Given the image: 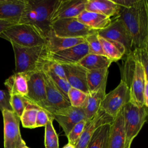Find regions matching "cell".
<instances>
[{
  "instance_id": "6da1fadb",
  "label": "cell",
  "mask_w": 148,
  "mask_h": 148,
  "mask_svg": "<svg viewBox=\"0 0 148 148\" xmlns=\"http://www.w3.org/2000/svg\"><path fill=\"white\" fill-rule=\"evenodd\" d=\"M57 0H25L18 24L34 26L45 38L51 32V18Z\"/></svg>"
},
{
  "instance_id": "7a4b0ae2",
  "label": "cell",
  "mask_w": 148,
  "mask_h": 148,
  "mask_svg": "<svg viewBox=\"0 0 148 148\" xmlns=\"http://www.w3.org/2000/svg\"><path fill=\"white\" fill-rule=\"evenodd\" d=\"M15 57V73L41 71L48 60L49 52L46 45L24 47L10 42Z\"/></svg>"
},
{
  "instance_id": "3957f363",
  "label": "cell",
  "mask_w": 148,
  "mask_h": 148,
  "mask_svg": "<svg viewBox=\"0 0 148 148\" xmlns=\"http://www.w3.org/2000/svg\"><path fill=\"white\" fill-rule=\"evenodd\" d=\"M127 56V61L124 68V77H122L121 80L124 81L130 88V102L138 106H143V92L145 81L148 80V77L146 76L142 65L134 59L131 53Z\"/></svg>"
},
{
  "instance_id": "277c9868",
  "label": "cell",
  "mask_w": 148,
  "mask_h": 148,
  "mask_svg": "<svg viewBox=\"0 0 148 148\" xmlns=\"http://www.w3.org/2000/svg\"><path fill=\"white\" fill-rule=\"evenodd\" d=\"M122 113L125 133L124 148H131L134 139L147 121V107L138 106L130 101L123 108Z\"/></svg>"
},
{
  "instance_id": "5b68a950",
  "label": "cell",
  "mask_w": 148,
  "mask_h": 148,
  "mask_svg": "<svg viewBox=\"0 0 148 148\" xmlns=\"http://www.w3.org/2000/svg\"><path fill=\"white\" fill-rule=\"evenodd\" d=\"M0 38L24 47H34L45 45L44 36L34 26L27 24H17L0 34Z\"/></svg>"
},
{
  "instance_id": "8992f818",
  "label": "cell",
  "mask_w": 148,
  "mask_h": 148,
  "mask_svg": "<svg viewBox=\"0 0 148 148\" xmlns=\"http://www.w3.org/2000/svg\"><path fill=\"white\" fill-rule=\"evenodd\" d=\"M130 88L124 81L121 80L114 89L105 94L100 108L114 119L124 106L130 101Z\"/></svg>"
},
{
  "instance_id": "52a82bcc",
  "label": "cell",
  "mask_w": 148,
  "mask_h": 148,
  "mask_svg": "<svg viewBox=\"0 0 148 148\" xmlns=\"http://www.w3.org/2000/svg\"><path fill=\"white\" fill-rule=\"evenodd\" d=\"M51 29L58 36L70 38H85L90 35L98 32L85 26L76 18L56 20L51 23Z\"/></svg>"
},
{
  "instance_id": "ba28073f",
  "label": "cell",
  "mask_w": 148,
  "mask_h": 148,
  "mask_svg": "<svg viewBox=\"0 0 148 148\" xmlns=\"http://www.w3.org/2000/svg\"><path fill=\"white\" fill-rule=\"evenodd\" d=\"M4 126V148H23L26 145L20 131V118L11 110L2 111Z\"/></svg>"
},
{
  "instance_id": "9c48e42d",
  "label": "cell",
  "mask_w": 148,
  "mask_h": 148,
  "mask_svg": "<svg viewBox=\"0 0 148 148\" xmlns=\"http://www.w3.org/2000/svg\"><path fill=\"white\" fill-rule=\"evenodd\" d=\"M98 35L105 39L122 44L125 49V55L133 50L132 38L123 23L118 17L114 18L106 28L98 31Z\"/></svg>"
},
{
  "instance_id": "30bf717a",
  "label": "cell",
  "mask_w": 148,
  "mask_h": 148,
  "mask_svg": "<svg viewBox=\"0 0 148 148\" xmlns=\"http://www.w3.org/2000/svg\"><path fill=\"white\" fill-rule=\"evenodd\" d=\"M41 71L44 77L46 87V101L41 108L53 116L56 112L67 108L71 106V104L49 76L43 71Z\"/></svg>"
},
{
  "instance_id": "8fae6325",
  "label": "cell",
  "mask_w": 148,
  "mask_h": 148,
  "mask_svg": "<svg viewBox=\"0 0 148 148\" xmlns=\"http://www.w3.org/2000/svg\"><path fill=\"white\" fill-rule=\"evenodd\" d=\"M27 73L28 93L25 97L41 108L46 101V87L43 73L42 71Z\"/></svg>"
},
{
  "instance_id": "7c38bea8",
  "label": "cell",
  "mask_w": 148,
  "mask_h": 148,
  "mask_svg": "<svg viewBox=\"0 0 148 148\" xmlns=\"http://www.w3.org/2000/svg\"><path fill=\"white\" fill-rule=\"evenodd\" d=\"M53 116L54 120L62 128L66 136L77 123L82 120H87L82 108H76L71 105L56 112Z\"/></svg>"
},
{
  "instance_id": "4fadbf2b",
  "label": "cell",
  "mask_w": 148,
  "mask_h": 148,
  "mask_svg": "<svg viewBox=\"0 0 148 148\" xmlns=\"http://www.w3.org/2000/svg\"><path fill=\"white\" fill-rule=\"evenodd\" d=\"M89 53L87 43H83L56 53L49 54L48 59L61 65L77 64Z\"/></svg>"
},
{
  "instance_id": "5bb4252c",
  "label": "cell",
  "mask_w": 148,
  "mask_h": 148,
  "mask_svg": "<svg viewBox=\"0 0 148 148\" xmlns=\"http://www.w3.org/2000/svg\"><path fill=\"white\" fill-rule=\"evenodd\" d=\"M87 0H57L51 18V23L62 18H76L85 10Z\"/></svg>"
},
{
  "instance_id": "9a60e30c",
  "label": "cell",
  "mask_w": 148,
  "mask_h": 148,
  "mask_svg": "<svg viewBox=\"0 0 148 148\" xmlns=\"http://www.w3.org/2000/svg\"><path fill=\"white\" fill-rule=\"evenodd\" d=\"M113 120L114 118L100 108L94 116L87 121L83 133L75 146V148H86L96 130L101 125L112 123Z\"/></svg>"
},
{
  "instance_id": "2e32d148",
  "label": "cell",
  "mask_w": 148,
  "mask_h": 148,
  "mask_svg": "<svg viewBox=\"0 0 148 148\" xmlns=\"http://www.w3.org/2000/svg\"><path fill=\"white\" fill-rule=\"evenodd\" d=\"M139 3L136 6L130 8L120 6L118 15L116 17L122 21L127 30L129 32L132 40L133 50L135 48H138L139 46L138 12Z\"/></svg>"
},
{
  "instance_id": "e0dca14e",
  "label": "cell",
  "mask_w": 148,
  "mask_h": 148,
  "mask_svg": "<svg viewBox=\"0 0 148 148\" xmlns=\"http://www.w3.org/2000/svg\"><path fill=\"white\" fill-rule=\"evenodd\" d=\"M66 80L71 87L89 94L87 83V70L79 63L62 65Z\"/></svg>"
},
{
  "instance_id": "ac0fdd59",
  "label": "cell",
  "mask_w": 148,
  "mask_h": 148,
  "mask_svg": "<svg viewBox=\"0 0 148 148\" xmlns=\"http://www.w3.org/2000/svg\"><path fill=\"white\" fill-rule=\"evenodd\" d=\"M124 144L125 133L121 110L110 124L108 148H124Z\"/></svg>"
},
{
  "instance_id": "d6986e66",
  "label": "cell",
  "mask_w": 148,
  "mask_h": 148,
  "mask_svg": "<svg viewBox=\"0 0 148 148\" xmlns=\"http://www.w3.org/2000/svg\"><path fill=\"white\" fill-rule=\"evenodd\" d=\"M25 0H0V20L18 21L23 14Z\"/></svg>"
},
{
  "instance_id": "ffe728a7",
  "label": "cell",
  "mask_w": 148,
  "mask_h": 148,
  "mask_svg": "<svg viewBox=\"0 0 148 148\" xmlns=\"http://www.w3.org/2000/svg\"><path fill=\"white\" fill-rule=\"evenodd\" d=\"M45 45L50 53H56L85 42L84 38H64L56 35L51 30L45 37Z\"/></svg>"
},
{
  "instance_id": "44dd1931",
  "label": "cell",
  "mask_w": 148,
  "mask_h": 148,
  "mask_svg": "<svg viewBox=\"0 0 148 148\" xmlns=\"http://www.w3.org/2000/svg\"><path fill=\"white\" fill-rule=\"evenodd\" d=\"M76 18L85 26L96 31L106 28L112 20L111 18L105 15L86 10H83Z\"/></svg>"
},
{
  "instance_id": "7402d4cb",
  "label": "cell",
  "mask_w": 148,
  "mask_h": 148,
  "mask_svg": "<svg viewBox=\"0 0 148 148\" xmlns=\"http://www.w3.org/2000/svg\"><path fill=\"white\" fill-rule=\"evenodd\" d=\"M138 12V48H148V5L146 0H140Z\"/></svg>"
},
{
  "instance_id": "603a6c76",
  "label": "cell",
  "mask_w": 148,
  "mask_h": 148,
  "mask_svg": "<svg viewBox=\"0 0 148 148\" xmlns=\"http://www.w3.org/2000/svg\"><path fill=\"white\" fill-rule=\"evenodd\" d=\"M106 84L107 80L104 82L98 90L87 95L85 103L82 108L87 120L92 118L100 108L101 103L106 94Z\"/></svg>"
},
{
  "instance_id": "cb8c5ba5",
  "label": "cell",
  "mask_w": 148,
  "mask_h": 148,
  "mask_svg": "<svg viewBox=\"0 0 148 148\" xmlns=\"http://www.w3.org/2000/svg\"><path fill=\"white\" fill-rule=\"evenodd\" d=\"M120 6L114 3L112 0H87L85 10L98 13L110 18L116 17Z\"/></svg>"
},
{
  "instance_id": "d4e9b609",
  "label": "cell",
  "mask_w": 148,
  "mask_h": 148,
  "mask_svg": "<svg viewBox=\"0 0 148 148\" xmlns=\"http://www.w3.org/2000/svg\"><path fill=\"white\" fill-rule=\"evenodd\" d=\"M4 84L10 95H20L25 97L28 93L27 73H14L5 82Z\"/></svg>"
},
{
  "instance_id": "484cf974",
  "label": "cell",
  "mask_w": 148,
  "mask_h": 148,
  "mask_svg": "<svg viewBox=\"0 0 148 148\" xmlns=\"http://www.w3.org/2000/svg\"><path fill=\"white\" fill-rule=\"evenodd\" d=\"M105 56L112 62H116L120 60L125 54V49L124 46L117 42L105 39L98 35Z\"/></svg>"
},
{
  "instance_id": "4316f807",
  "label": "cell",
  "mask_w": 148,
  "mask_h": 148,
  "mask_svg": "<svg viewBox=\"0 0 148 148\" xmlns=\"http://www.w3.org/2000/svg\"><path fill=\"white\" fill-rule=\"evenodd\" d=\"M113 62L104 56L88 53L79 62L87 70L100 69L110 66Z\"/></svg>"
},
{
  "instance_id": "83f0119b",
  "label": "cell",
  "mask_w": 148,
  "mask_h": 148,
  "mask_svg": "<svg viewBox=\"0 0 148 148\" xmlns=\"http://www.w3.org/2000/svg\"><path fill=\"white\" fill-rule=\"evenodd\" d=\"M108 68L96 70H87V83L89 93L98 90L105 81L107 80Z\"/></svg>"
},
{
  "instance_id": "f1b7e54d",
  "label": "cell",
  "mask_w": 148,
  "mask_h": 148,
  "mask_svg": "<svg viewBox=\"0 0 148 148\" xmlns=\"http://www.w3.org/2000/svg\"><path fill=\"white\" fill-rule=\"evenodd\" d=\"M110 124H106L98 127L92 136L86 148H108Z\"/></svg>"
},
{
  "instance_id": "f546056e",
  "label": "cell",
  "mask_w": 148,
  "mask_h": 148,
  "mask_svg": "<svg viewBox=\"0 0 148 148\" xmlns=\"http://www.w3.org/2000/svg\"><path fill=\"white\" fill-rule=\"evenodd\" d=\"M40 108L31 102L27 106L20 118L23 127L31 129L36 128V114Z\"/></svg>"
},
{
  "instance_id": "4dcf8cb0",
  "label": "cell",
  "mask_w": 148,
  "mask_h": 148,
  "mask_svg": "<svg viewBox=\"0 0 148 148\" xmlns=\"http://www.w3.org/2000/svg\"><path fill=\"white\" fill-rule=\"evenodd\" d=\"M45 127V148H59L58 137L53 127V121L50 120Z\"/></svg>"
},
{
  "instance_id": "1f68e13d",
  "label": "cell",
  "mask_w": 148,
  "mask_h": 148,
  "mask_svg": "<svg viewBox=\"0 0 148 148\" xmlns=\"http://www.w3.org/2000/svg\"><path fill=\"white\" fill-rule=\"evenodd\" d=\"M30 102L25 97L16 94L10 95V103L12 111L19 118H20L25 108Z\"/></svg>"
},
{
  "instance_id": "d6a6232c",
  "label": "cell",
  "mask_w": 148,
  "mask_h": 148,
  "mask_svg": "<svg viewBox=\"0 0 148 148\" xmlns=\"http://www.w3.org/2000/svg\"><path fill=\"white\" fill-rule=\"evenodd\" d=\"M87 95L86 93L73 87H71L68 92V97L71 105L76 108H83Z\"/></svg>"
},
{
  "instance_id": "836d02e7",
  "label": "cell",
  "mask_w": 148,
  "mask_h": 148,
  "mask_svg": "<svg viewBox=\"0 0 148 148\" xmlns=\"http://www.w3.org/2000/svg\"><path fill=\"white\" fill-rule=\"evenodd\" d=\"M42 71H43L49 76V77L51 79V80L55 84V86L57 87V88L63 94L65 98L68 99V92L71 87L67 82V80L59 77L51 71H49L45 69H42Z\"/></svg>"
},
{
  "instance_id": "e575fe53",
  "label": "cell",
  "mask_w": 148,
  "mask_h": 148,
  "mask_svg": "<svg viewBox=\"0 0 148 148\" xmlns=\"http://www.w3.org/2000/svg\"><path fill=\"white\" fill-rule=\"evenodd\" d=\"M84 39L85 41L87 43L90 54H98L105 56L101 43L98 39V32L90 35L86 37Z\"/></svg>"
},
{
  "instance_id": "d590c367",
  "label": "cell",
  "mask_w": 148,
  "mask_h": 148,
  "mask_svg": "<svg viewBox=\"0 0 148 148\" xmlns=\"http://www.w3.org/2000/svg\"><path fill=\"white\" fill-rule=\"evenodd\" d=\"M131 53L134 59L142 65L145 75L148 77V48H135Z\"/></svg>"
},
{
  "instance_id": "8d00e7d4",
  "label": "cell",
  "mask_w": 148,
  "mask_h": 148,
  "mask_svg": "<svg viewBox=\"0 0 148 148\" xmlns=\"http://www.w3.org/2000/svg\"><path fill=\"white\" fill-rule=\"evenodd\" d=\"M87 120H82L79 122L71 129L66 136L68 140V143L75 146L83 133Z\"/></svg>"
},
{
  "instance_id": "74e56055",
  "label": "cell",
  "mask_w": 148,
  "mask_h": 148,
  "mask_svg": "<svg viewBox=\"0 0 148 148\" xmlns=\"http://www.w3.org/2000/svg\"><path fill=\"white\" fill-rule=\"evenodd\" d=\"M42 69H45L46 70L51 71L59 77L66 80L65 72L62 66L51 60H47V62L44 65Z\"/></svg>"
},
{
  "instance_id": "f35d334b",
  "label": "cell",
  "mask_w": 148,
  "mask_h": 148,
  "mask_svg": "<svg viewBox=\"0 0 148 148\" xmlns=\"http://www.w3.org/2000/svg\"><path fill=\"white\" fill-rule=\"evenodd\" d=\"M50 120H54L53 116L50 114L44 109L40 108L38 110L36 114V128L45 126Z\"/></svg>"
},
{
  "instance_id": "ab89813d",
  "label": "cell",
  "mask_w": 148,
  "mask_h": 148,
  "mask_svg": "<svg viewBox=\"0 0 148 148\" xmlns=\"http://www.w3.org/2000/svg\"><path fill=\"white\" fill-rule=\"evenodd\" d=\"M10 99V95L8 90H0V110L1 112L4 110L12 111Z\"/></svg>"
},
{
  "instance_id": "60d3db41",
  "label": "cell",
  "mask_w": 148,
  "mask_h": 148,
  "mask_svg": "<svg viewBox=\"0 0 148 148\" xmlns=\"http://www.w3.org/2000/svg\"><path fill=\"white\" fill-rule=\"evenodd\" d=\"M140 0H112V1L119 6L130 8L136 6Z\"/></svg>"
},
{
  "instance_id": "b9f144b4",
  "label": "cell",
  "mask_w": 148,
  "mask_h": 148,
  "mask_svg": "<svg viewBox=\"0 0 148 148\" xmlns=\"http://www.w3.org/2000/svg\"><path fill=\"white\" fill-rule=\"evenodd\" d=\"M18 24V21L12 20H0V34L8 29V28Z\"/></svg>"
},
{
  "instance_id": "7bdbcfd3",
  "label": "cell",
  "mask_w": 148,
  "mask_h": 148,
  "mask_svg": "<svg viewBox=\"0 0 148 148\" xmlns=\"http://www.w3.org/2000/svg\"><path fill=\"white\" fill-rule=\"evenodd\" d=\"M144 106L148 108V80H146L143 92Z\"/></svg>"
},
{
  "instance_id": "ee69618b",
  "label": "cell",
  "mask_w": 148,
  "mask_h": 148,
  "mask_svg": "<svg viewBox=\"0 0 148 148\" xmlns=\"http://www.w3.org/2000/svg\"><path fill=\"white\" fill-rule=\"evenodd\" d=\"M62 148H75V147L73 145H72V144H71L69 143H68Z\"/></svg>"
},
{
  "instance_id": "f6af8a7d",
  "label": "cell",
  "mask_w": 148,
  "mask_h": 148,
  "mask_svg": "<svg viewBox=\"0 0 148 148\" xmlns=\"http://www.w3.org/2000/svg\"><path fill=\"white\" fill-rule=\"evenodd\" d=\"M23 148H29V147H28V146H27L25 145V146H24Z\"/></svg>"
}]
</instances>
